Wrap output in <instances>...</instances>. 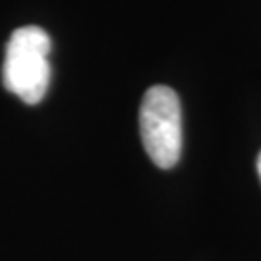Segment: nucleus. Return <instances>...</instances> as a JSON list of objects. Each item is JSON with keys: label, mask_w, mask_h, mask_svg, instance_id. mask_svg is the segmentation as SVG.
I'll list each match as a JSON object with an SVG mask.
<instances>
[{"label": "nucleus", "mask_w": 261, "mask_h": 261, "mask_svg": "<svg viewBox=\"0 0 261 261\" xmlns=\"http://www.w3.org/2000/svg\"><path fill=\"white\" fill-rule=\"evenodd\" d=\"M257 172H259V176H261V153H259V157H257Z\"/></svg>", "instance_id": "3"}, {"label": "nucleus", "mask_w": 261, "mask_h": 261, "mask_svg": "<svg viewBox=\"0 0 261 261\" xmlns=\"http://www.w3.org/2000/svg\"><path fill=\"white\" fill-rule=\"evenodd\" d=\"M50 37L39 25L16 29L6 45L4 58V87L23 103L37 105L50 84Z\"/></svg>", "instance_id": "1"}, {"label": "nucleus", "mask_w": 261, "mask_h": 261, "mask_svg": "<svg viewBox=\"0 0 261 261\" xmlns=\"http://www.w3.org/2000/svg\"><path fill=\"white\" fill-rule=\"evenodd\" d=\"M140 134L143 147L159 168H172L182 151V109L168 85L149 87L140 107Z\"/></svg>", "instance_id": "2"}]
</instances>
